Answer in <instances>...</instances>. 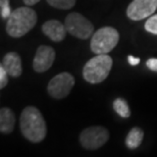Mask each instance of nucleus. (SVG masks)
Segmentation results:
<instances>
[{
	"label": "nucleus",
	"instance_id": "1",
	"mask_svg": "<svg viewBox=\"0 0 157 157\" xmlns=\"http://www.w3.org/2000/svg\"><path fill=\"white\" fill-rule=\"evenodd\" d=\"M20 128L24 137L33 143L43 141L47 134L45 119L39 109L34 106H28L21 112Z\"/></svg>",
	"mask_w": 157,
	"mask_h": 157
},
{
	"label": "nucleus",
	"instance_id": "2",
	"mask_svg": "<svg viewBox=\"0 0 157 157\" xmlns=\"http://www.w3.org/2000/svg\"><path fill=\"white\" fill-rule=\"evenodd\" d=\"M37 24L36 11L28 6L14 9L6 23V32L12 38H21Z\"/></svg>",
	"mask_w": 157,
	"mask_h": 157
},
{
	"label": "nucleus",
	"instance_id": "3",
	"mask_svg": "<svg viewBox=\"0 0 157 157\" xmlns=\"http://www.w3.org/2000/svg\"><path fill=\"white\" fill-rule=\"evenodd\" d=\"M112 67V58L107 54H97L85 64L84 78L88 83L98 84L108 77Z\"/></svg>",
	"mask_w": 157,
	"mask_h": 157
},
{
	"label": "nucleus",
	"instance_id": "4",
	"mask_svg": "<svg viewBox=\"0 0 157 157\" xmlns=\"http://www.w3.org/2000/svg\"><path fill=\"white\" fill-rule=\"evenodd\" d=\"M118 31L112 27H104L94 33L91 39V50L95 54H108L117 45Z\"/></svg>",
	"mask_w": 157,
	"mask_h": 157
},
{
	"label": "nucleus",
	"instance_id": "5",
	"mask_svg": "<svg viewBox=\"0 0 157 157\" xmlns=\"http://www.w3.org/2000/svg\"><path fill=\"white\" fill-rule=\"evenodd\" d=\"M67 32L78 39H88L93 34L94 27L89 20L78 12H71L64 21Z\"/></svg>",
	"mask_w": 157,
	"mask_h": 157
},
{
	"label": "nucleus",
	"instance_id": "6",
	"mask_svg": "<svg viewBox=\"0 0 157 157\" xmlns=\"http://www.w3.org/2000/svg\"><path fill=\"white\" fill-rule=\"evenodd\" d=\"M109 139V133L103 127H90L82 132L80 143L85 149L96 150L102 147Z\"/></svg>",
	"mask_w": 157,
	"mask_h": 157
},
{
	"label": "nucleus",
	"instance_id": "7",
	"mask_svg": "<svg viewBox=\"0 0 157 157\" xmlns=\"http://www.w3.org/2000/svg\"><path fill=\"white\" fill-rule=\"evenodd\" d=\"M75 85V78L70 73H61L51 78L47 86L49 95L55 99H63L71 93Z\"/></svg>",
	"mask_w": 157,
	"mask_h": 157
},
{
	"label": "nucleus",
	"instance_id": "8",
	"mask_svg": "<svg viewBox=\"0 0 157 157\" xmlns=\"http://www.w3.org/2000/svg\"><path fill=\"white\" fill-rule=\"evenodd\" d=\"M157 8V0H133L127 8V15L132 21H141L150 17Z\"/></svg>",
	"mask_w": 157,
	"mask_h": 157
},
{
	"label": "nucleus",
	"instance_id": "9",
	"mask_svg": "<svg viewBox=\"0 0 157 157\" xmlns=\"http://www.w3.org/2000/svg\"><path fill=\"white\" fill-rule=\"evenodd\" d=\"M55 59V51L51 46L42 45L37 49L33 60V68L37 73H44L52 67Z\"/></svg>",
	"mask_w": 157,
	"mask_h": 157
},
{
	"label": "nucleus",
	"instance_id": "10",
	"mask_svg": "<svg viewBox=\"0 0 157 157\" xmlns=\"http://www.w3.org/2000/svg\"><path fill=\"white\" fill-rule=\"evenodd\" d=\"M42 31L49 39H51L54 42H60V41L64 40L67 33L65 25L56 20H50L44 23L42 26Z\"/></svg>",
	"mask_w": 157,
	"mask_h": 157
},
{
	"label": "nucleus",
	"instance_id": "11",
	"mask_svg": "<svg viewBox=\"0 0 157 157\" xmlns=\"http://www.w3.org/2000/svg\"><path fill=\"white\" fill-rule=\"evenodd\" d=\"M3 67L7 71L9 76L17 78L23 73V67H21V59L20 55L17 52H8L4 55L2 60Z\"/></svg>",
	"mask_w": 157,
	"mask_h": 157
},
{
	"label": "nucleus",
	"instance_id": "12",
	"mask_svg": "<svg viewBox=\"0 0 157 157\" xmlns=\"http://www.w3.org/2000/svg\"><path fill=\"white\" fill-rule=\"evenodd\" d=\"M15 117L13 111L8 107H2L0 110V132L2 134H10L14 128Z\"/></svg>",
	"mask_w": 157,
	"mask_h": 157
},
{
	"label": "nucleus",
	"instance_id": "13",
	"mask_svg": "<svg viewBox=\"0 0 157 157\" xmlns=\"http://www.w3.org/2000/svg\"><path fill=\"white\" fill-rule=\"evenodd\" d=\"M144 137V132L140 128H133L125 138V145L128 149H137L141 145Z\"/></svg>",
	"mask_w": 157,
	"mask_h": 157
},
{
	"label": "nucleus",
	"instance_id": "14",
	"mask_svg": "<svg viewBox=\"0 0 157 157\" xmlns=\"http://www.w3.org/2000/svg\"><path fill=\"white\" fill-rule=\"evenodd\" d=\"M113 109L119 117L128 118L131 115V110L128 107V102L122 98H117L113 101Z\"/></svg>",
	"mask_w": 157,
	"mask_h": 157
},
{
	"label": "nucleus",
	"instance_id": "15",
	"mask_svg": "<svg viewBox=\"0 0 157 157\" xmlns=\"http://www.w3.org/2000/svg\"><path fill=\"white\" fill-rule=\"evenodd\" d=\"M52 7L59 9H70L76 4V0H46Z\"/></svg>",
	"mask_w": 157,
	"mask_h": 157
},
{
	"label": "nucleus",
	"instance_id": "16",
	"mask_svg": "<svg viewBox=\"0 0 157 157\" xmlns=\"http://www.w3.org/2000/svg\"><path fill=\"white\" fill-rule=\"evenodd\" d=\"M11 8L9 5V0H0V14L3 20H7L11 14Z\"/></svg>",
	"mask_w": 157,
	"mask_h": 157
},
{
	"label": "nucleus",
	"instance_id": "17",
	"mask_svg": "<svg viewBox=\"0 0 157 157\" xmlns=\"http://www.w3.org/2000/svg\"><path fill=\"white\" fill-rule=\"evenodd\" d=\"M145 30L147 32L157 35V14L152 15L145 23Z\"/></svg>",
	"mask_w": 157,
	"mask_h": 157
},
{
	"label": "nucleus",
	"instance_id": "18",
	"mask_svg": "<svg viewBox=\"0 0 157 157\" xmlns=\"http://www.w3.org/2000/svg\"><path fill=\"white\" fill-rule=\"evenodd\" d=\"M7 71H5V68L3 67V65H0V89L6 87V85L8 83V78H7Z\"/></svg>",
	"mask_w": 157,
	"mask_h": 157
},
{
	"label": "nucleus",
	"instance_id": "19",
	"mask_svg": "<svg viewBox=\"0 0 157 157\" xmlns=\"http://www.w3.org/2000/svg\"><path fill=\"white\" fill-rule=\"evenodd\" d=\"M146 65L151 71H157V58H150V59H148L147 62H146Z\"/></svg>",
	"mask_w": 157,
	"mask_h": 157
},
{
	"label": "nucleus",
	"instance_id": "20",
	"mask_svg": "<svg viewBox=\"0 0 157 157\" xmlns=\"http://www.w3.org/2000/svg\"><path fill=\"white\" fill-rule=\"evenodd\" d=\"M128 61L131 65H137V64L140 63V58L135 57V56H133V55H128Z\"/></svg>",
	"mask_w": 157,
	"mask_h": 157
},
{
	"label": "nucleus",
	"instance_id": "21",
	"mask_svg": "<svg viewBox=\"0 0 157 157\" xmlns=\"http://www.w3.org/2000/svg\"><path fill=\"white\" fill-rule=\"evenodd\" d=\"M39 1H40V0H24V3L26 5H28V6H32V5L37 4Z\"/></svg>",
	"mask_w": 157,
	"mask_h": 157
}]
</instances>
